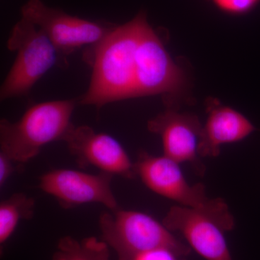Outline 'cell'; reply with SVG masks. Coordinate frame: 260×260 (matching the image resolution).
<instances>
[{
    "instance_id": "cell-1",
    "label": "cell",
    "mask_w": 260,
    "mask_h": 260,
    "mask_svg": "<svg viewBox=\"0 0 260 260\" xmlns=\"http://www.w3.org/2000/svg\"><path fill=\"white\" fill-rule=\"evenodd\" d=\"M145 12L117 25L101 42L91 46L85 59L92 66L87 91L78 99L81 105L100 109L111 103L135 98L137 51L145 25Z\"/></svg>"
},
{
    "instance_id": "cell-2",
    "label": "cell",
    "mask_w": 260,
    "mask_h": 260,
    "mask_svg": "<svg viewBox=\"0 0 260 260\" xmlns=\"http://www.w3.org/2000/svg\"><path fill=\"white\" fill-rule=\"evenodd\" d=\"M77 100L39 103L25 111L18 121H0V153L18 164L35 158L43 147L63 140L73 126Z\"/></svg>"
},
{
    "instance_id": "cell-3",
    "label": "cell",
    "mask_w": 260,
    "mask_h": 260,
    "mask_svg": "<svg viewBox=\"0 0 260 260\" xmlns=\"http://www.w3.org/2000/svg\"><path fill=\"white\" fill-rule=\"evenodd\" d=\"M135 167L137 176L150 190L204 214L224 232L234 229L235 220L227 203L221 198H209L201 183L190 185L178 162L165 155L155 156L143 152Z\"/></svg>"
},
{
    "instance_id": "cell-4",
    "label": "cell",
    "mask_w": 260,
    "mask_h": 260,
    "mask_svg": "<svg viewBox=\"0 0 260 260\" xmlns=\"http://www.w3.org/2000/svg\"><path fill=\"white\" fill-rule=\"evenodd\" d=\"M103 240L116 251L119 260H134L142 253L167 248L181 257L191 249L172 234L164 223L148 214L117 209L101 215Z\"/></svg>"
},
{
    "instance_id": "cell-5",
    "label": "cell",
    "mask_w": 260,
    "mask_h": 260,
    "mask_svg": "<svg viewBox=\"0 0 260 260\" xmlns=\"http://www.w3.org/2000/svg\"><path fill=\"white\" fill-rule=\"evenodd\" d=\"M8 48L16 58L0 89L1 101L26 95L53 67L64 64L47 34L23 17L10 32Z\"/></svg>"
},
{
    "instance_id": "cell-6",
    "label": "cell",
    "mask_w": 260,
    "mask_h": 260,
    "mask_svg": "<svg viewBox=\"0 0 260 260\" xmlns=\"http://www.w3.org/2000/svg\"><path fill=\"white\" fill-rule=\"evenodd\" d=\"M23 18L47 34L67 64L66 57L84 46L95 45L116 25L73 16L50 8L41 0H29L22 7Z\"/></svg>"
},
{
    "instance_id": "cell-7",
    "label": "cell",
    "mask_w": 260,
    "mask_h": 260,
    "mask_svg": "<svg viewBox=\"0 0 260 260\" xmlns=\"http://www.w3.org/2000/svg\"><path fill=\"white\" fill-rule=\"evenodd\" d=\"M182 70L172 60L160 38L149 23L145 25L137 51L135 98L174 95L182 89Z\"/></svg>"
},
{
    "instance_id": "cell-8",
    "label": "cell",
    "mask_w": 260,
    "mask_h": 260,
    "mask_svg": "<svg viewBox=\"0 0 260 260\" xmlns=\"http://www.w3.org/2000/svg\"><path fill=\"white\" fill-rule=\"evenodd\" d=\"M112 178V174L104 172L93 174L70 169H56L43 174L39 180V188L54 197L64 208L99 203L112 211L119 209L111 186Z\"/></svg>"
},
{
    "instance_id": "cell-9",
    "label": "cell",
    "mask_w": 260,
    "mask_h": 260,
    "mask_svg": "<svg viewBox=\"0 0 260 260\" xmlns=\"http://www.w3.org/2000/svg\"><path fill=\"white\" fill-rule=\"evenodd\" d=\"M63 141L80 165L93 166L102 172L126 179L137 176L135 164L126 150L109 135L96 133L87 125L73 126Z\"/></svg>"
},
{
    "instance_id": "cell-10",
    "label": "cell",
    "mask_w": 260,
    "mask_h": 260,
    "mask_svg": "<svg viewBox=\"0 0 260 260\" xmlns=\"http://www.w3.org/2000/svg\"><path fill=\"white\" fill-rule=\"evenodd\" d=\"M196 116L168 109L148 122V129L161 138L164 155L178 162H187L203 177L205 167L199 158L198 147L202 131Z\"/></svg>"
},
{
    "instance_id": "cell-11",
    "label": "cell",
    "mask_w": 260,
    "mask_h": 260,
    "mask_svg": "<svg viewBox=\"0 0 260 260\" xmlns=\"http://www.w3.org/2000/svg\"><path fill=\"white\" fill-rule=\"evenodd\" d=\"M162 223L171 232H180L205 259L233 260L224 231L204 214L176 205L170 208Z\"/></svg>"
},
{
    "instance_id": "cell-12",
    "label": "cell",
    "mask_w": 260,
    "mask_h": 260,
    "mask_svg": "<svg viewBox=\"0 0 260 260\" xmlns=\"http://www.w3.org/2000/svg\"><path fill=\"white\" fill-rule=\"evenodd\" d=\"M254 129L251 121L241 113L216 102L210 103L208 119L200 135V156H218L221 145L241 141Z\"/></svg>"
},
{
    "instance_id": "cell-13",
    "label": "cell",
    "mask_w": 260,
    "mask_h": 260,
    "mask_svg": "<svg viewBox=\"0 0 260 260\" xmlns=\"http://www.w3.org/2000/svg\"><path fill=\"white\" fill-rule=\"evenodd\" d=\"M35 200L23 193H15L0 204V243L4 244L13 235L20 221L31 218Z\"/></svg>"
},
{
    "instance_id": "cell-14",
    "label": "cell",
    "mask_w": 260,
    "mask_h": 260,
    "mask_svg": "<svg viewBox=\"0 0 260 260\" xmlns=\"http://www.w3.org/2000/svg\"><path fill=\"white\" fill-rule=\"evenodd\" d=\"M107 243L95 237L78 241L74 238H61L53 260H109Z\"/></svg>"
},
{
    "instance_id": "cell-15",
    "label": "cell",
    "mask_w": 260,
    "mask_h": 260,
    "mask_svg": "<svg viewBox=\"0 0 260 260\" xmlns=\"http://www.w3.org/2000/svg\"><path fill=\"white\" fill-rule=\"evenodd\" d=\"M259 0H213L215 5L226 13L242 14L252 9Z\"/></svg>"
},
{
    "instance_id": "cell-16",
    "label": "cell",
    "mask_w": 260,
    "mask_h": 260,
    "mask_svg": "<svg viewBox=\"0 0 260 260\" xmlns=\"http://www.w3.org/2000/svg\"><path fill=\"white\" fill-rule=\"evenodd\" d=\"M182 258L167 248H158L142 253L134 260H182Z\"/></svg>"
},
{
    "instance_id": "cell-17",
    "label": "cell",
    "mask_w": 260,
    "mask_h": 260,
    "mask_svg": "<svg viewBox=\"0 0 260 260\" xmlns=\"http://www.w3.org/2000/svg\"><path fill=\"white\" fill-rule=\"evenodd\" d=\"M15 164H18L5 154L0 153V186L4 185L8 178L14 172Z\"/></svg>"
}]
</instances>
